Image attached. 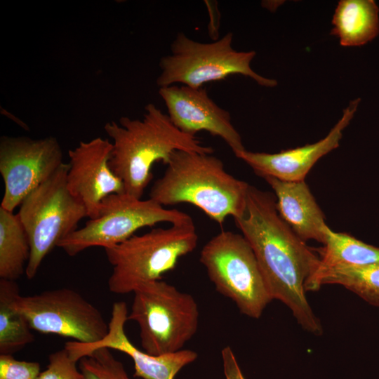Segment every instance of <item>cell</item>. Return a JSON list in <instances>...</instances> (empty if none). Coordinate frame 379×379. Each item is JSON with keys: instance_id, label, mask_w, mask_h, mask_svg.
<instances>
[{"instance_id": "cell-1", "label": "cell", "mask_w": 379, "mask_h": 379, "mask_svg": "<svg viewBox=\"0 0 379 379\" xmlns=\"http://www.w3.org/2000/svg\"><path fill=\"white\" fill-rule=\"evenodd\" d=\"M234 220L254 252L272 299L285 304L303 329L321 335V324L305 288L320 258L281 218L274 195L250 185L245 211Z\"/></svg>"}, {"instance_id": "cell-2", "label": "cell", "mask_w": 379, "mask_h": 379, "mask_svg": "<svg viewBox=\"0 0 379 379\" xmlns=\"http://www.w3.org/2000/svg\"><path fill=\"white\" fill-rule=\"evenodd\" d=\"M142 119L127 117L119 123L110 121L104 126L112 140L109 166L124 182L125 192L141 199L153 178L152 168L157 162L167 165L178 150L213 154L211 147L201 143L196 135L182 132L153 103L145 108Z\"/></svg>"}, {"instance_id": "cell-3", "label": "cell", "mask_w": 379, "mask_h": 379, "mask_svg": "<svg viewBox=\"0 0 379 379\" xmlns=\"http://www.w3.org/2000/svg\"><path fill=\"white\" fill-rule=\"evenodd\" d=\"M166 166L151 187L152 200L164 207L192 204L220 225L243 215L250 185L227 173L218 157L178 150Z\"/></svg>"}, {"instance_id": "cell-4", "label": "cell", "mask_w": 379, "mask_h": 379, "mask_svg": "<svg viewBox=\"0 0 379 379\" xmlns=\"http://www.w3.org/2000/svg\"><path fill=\"white\" fill-rule=\"evenodd\" d=\"M198 235L192 220L153 228L142 235H133L124 242L105 248L112 272L109 290L126 294L140 286L161 280L173 270L179 260L197 246Z\"/></svg>"}, {"instance_id": "cell-5", "label": "cell", "mask_w": 379, "mask_h": 379, "mask_svg": "<svg viewBox=\"0 0 379 379\" xmlns=\"http://www.w3.org/2000/svg\"><path fill=\"white\" fill-rule=\"evenodd\" d=\"M133 293L128 319L139 326L144 351L159 356L183 350L199 326L193 296L162 280L145 283Z\"/></svg>"}, {"instance_id": "cell-6", "label": "cell", "mask_w": 379, "mask_h": 379, "mask_svg": "<svg viewBox=\"0 0 379 379\" xmlns=\"http://www.w3.org/2000/svg\"><path fill=\"white\" fill-rule=\"evenodd\" d=\"M69 164L63 163L47 180L31 192L17 213L27 234L30 255L25 269L33 279L45 257L58 243L78 229L87 217L83 203L67 185Z\"/></svg>"}, {"instance_id": "cell-7", "label": "cell", "mask_w": 379, "mask_h": 379, "mask_svg": "<svg viewBox=\"0 0 379 379\" xmlns=\"http://www.w3.org/2000/svg\"><path fill=\"white\" fill-rule=\"evenodd\" d=\"M232 39V33L228 32L216 41L203 43L179 32L171 43V54L160 60L161 71L157 84L159 88L182 84L199 88L205 84L241 74L262 86H276V80L264 77L251 67L255 52L234 50Z\"/></svg>"}, {"instance_id": "cell-8", "label": "cell", "mask_w": 379, "mask_h": 379, "mask_svg": "<svg viewBox=\"0 0 379 379\" xmlns=\"http://www.w3.org/2000/svg\"><path fill=\"white\" fill-rule=\"evenodd\" d=\"M200 262L216 291L240 312L258 319L273 300L248 242L241 234L222 230L203 246Z\"/></svg>"}, {"instance_id": "cell-9", "label": "cell", "mask_w": 379, "mask_h": 379, "mask_svg": "<svg viewBox=\"0 0 379 379\" xmlns=\"http://www.w3.org/2000/svg\"><path fill=\"white\" fill-rule=\"evenodd\" d=\"M191 220L186 213L166 208L150 198L142 200L126 192L113 194L103 199L98 217L89 219L82 228L61 240L58 246L68 255L74 256L91 247L106 248L121 244L144 227Z\"/></svg>"}, {"instance_id": "cell-10", "label": "cell", "mask_w": 379, "mask_h": 379, "mask_svg": "<svg viewBox=\"0 0 379 379\" xmlns=\"http://www.w3.org/2000/svg\"><path fill=\"white\" fill-rule=\"evenodd\" d=\"M12 305L25 317L32 330L40 333L92 343L108 332V324L100 311L70 288L48 290L27 296L18 293Z\"/></svg>"}, {"instance_id": "cell-11", "label": "cell", "mask_w": 379, "mask_h": 379, "mask_svg": "<svg viewBox=\"0 0 379 379\" xmlns=\"http://www.w3.org/2000/svg\"><path fill=\"white\" fill-rule=\"evenodd\" d=\"M62 164V148L55 137L32 139L27 136H1L0 173L4 192L0 206L13 212Z\"/></svg>"}, {"instance_id": "cell-12", "label": "cell", "mask_w": 379, "mask_h": 379, "mask_svg": "<svg viewBox=\"0 0 379 379\" xmlns=\"http://www.w3.org/2000/svg\"><path fill=\"white\" fill-rule=\"evenodd\" d=\"M112 150V142L98 137L68 151L67 188L83 203L89 219L98 216L104 199L125 193L124 182L109 166Z\"/></svg>"}, {"instance_id": "cell-13", "label": "cell", "mask_w": 379, "mask_h": 379, "mask_svg": "<svg viewBox=\"0 0 379 379\" xmlns=\"http://www.w3.org/2000/svg\"><path fill=\"white\" fill-rule=\"evenodd\" d=\"M128 312L125 302H114L108 332L101 340L92 343L67 342L65 347L73 359L78 361L94 350L106 347L122 352L133 360L135 378L142 379H174L185 366L194 362L197 353L191 350L159 356L151 355L135 347L125 333L124 326Z\"/></svg>"}, {"instance_id": "cell-14", "label": "cell", "mask_w": 379, "mask_h": 379, "mask_svg": "<svg viewBox=\"0 0 379 379\" xmlns=\"http://www.w3.org/2000/svg\"><path fill=\"white\" fill-rule=\"evenodd\" d=\"M172 123L183 133L196 135L206 131L222 139L234 154L246 149L230 112L219 107L204 88L175 85L159 88Z\"/></svg>"}, {"instance_id": "cell-15", "label": "cell", "mask_w": 379, "mask_h": 379, "mask_svg": "<svg viewBox=\"0 0 379 379\" xmlns=\"http://www.w3.org/2000/svg\"><path fill=\"white\" fill-rule=\"evenodd\" d=\"M359 102V98L352 100L328 134L317 142L274 154L244 149L234 155L263 178L272 177L288 182L305 180L316 162L339 146L343 131L353 118Z\"/></svg>"}, {"instance_id": "cell-16", "label": "cell", "mask_w": 379, "mask_h": 379, "mask_svg": "<svg viewBox=\"0 0 379 379\" xmlns=\"http://www.w3.org/2000/svg\"><path fill=\"white\" fill-rule=\"evenodd\" d=\"M264 179L274 191L279 215L291 230L304 241L312 239L324 244L328 226L305 180L288 182L272 177Z\"/></svg>"}, {"instance_id": "cell-17", "label": "cell", "mask_w": 379, "mask_h": 379, "mask_svg": "<svg viewBox=\"0 0 379 379\" xmlns=\"http://www.w3.org/2000/svg\"><path fill=\"white\" fill-rule=\"evenodd\" d=\"M331 23L341 46H363L379 34V7L373 0H340Z\"/></svg>"}, {"instance_id": "cell-18", "label": "cell", "mask_w": 379, "mask_h": 379, "mask_svg": "<svg viewBox=\"0 0 379 379\" xmlns=\"http://www.w3.org/2000/svg\"><path fill=\"white\" fill-rule=\"evenodd\" d=\"M324 284L341 285L379 307V263L317 270L307 281L305 291H316Z\"/></svg>"}, {"instance_id": "cell-19", "label": "cell", "mask_w": 379, "mask_h": 379, "mask_svg": "<svg viewBox=\"0 0 379 379\" xmlns=\"http://www.w3.org/2000/svg\"><path fill=\"white\" fill-rule=\"evenodd\" d=\"M30 255L27 234L18 215L0 206V277L15 281L25 272Z\"/></svg>"}, {"instance_id": "cell-20", "label": "cell", "mask_w": 379, "mask_h": 379, "mask_svg": "<svg viewBox=\"0 0 379 379\" xmlns=\"http://www.w3.org/2000/svg\"><path fill=\"white\" fill-rule=\"evenodd\" d=\"M317 270L337 267H359L379 263V248L346 233L326 230L324 247L319 249ZM315 271V272H316Z\"/></svg>"}, {"instance_id": "cell-21", "label": "cell", "mask_w": 379, "mask_h": 379, "mask_svg": "<svg viewBox=\"0 0 379 379\" xmlns=\"http://www.w3.org/2000/svg\"><path fill=\"white\" fill-rule=\"evenodd\" d=\"M18 293L15 281L0 279V354H12L34 340L27 319L12 305Z\"/></svg>"}, {"instance_id": "cell-22", "label": "cell", "mask_w": 379, "mask_h": 379, "mask_svg": "<svg viewBox=\"0 0 379 379\" xmlns=\"http://www.w3.org/2000/svg\"><path fill=\"white\" fill-rule=\"evenodd\" d=\"M79 368L85 379H142L131 378L121 361L109 348H99L79 360Z\"/></svg>"}, {"instance_id": "cell-23", "label": "cell", "mask_w": 379, "mask_h": 379, "mask_svg": "<svg viewBox=\"0 0 379 379\" xmlns=\"http://www.w3.org/2000/svg\"><path fill=\"white\" fill-rule=\"evenodd\" d=\"M77 362L64 347L49 355L46 368L36 379H85Z\"/></svg>"}, {"instance_id": "cell-24", "label": "cell", "mask_w": 379, "mask_h": 379, "mask_svg": "<svg viewBox=\"0 0 379 379\" xmlns=\"http://www.w3.org/2000/svg\"><path fill=\"white\" fill-rule=\"evenodd\" d=\"M40 373L38 362L19 361L12 354H0V379H36Z\"/></svg>"}, {"instance_id": "cell-25", "label": "cell", "mask_w": 379, "mask_h": 379, "mask_svg": "<svg viewBox=\"0 0 379 379\" xmlns=\"http://www.w3.org/2000/svg\"><path fill=\"white\" fill-rule=\"evenodd\" d=\"M221 357L225 379H246L230 346H226L222 350Z\"/></svg>"}]
</instances>
